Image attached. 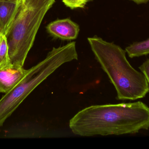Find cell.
<instances>
[{
  "label": "cell",
  "instance_id": "1",
  "mask_svg": "<svg viewBox=\"0 0 149 149\" xmlns=\"http://www.w3.org/2000/svg\"><path fill=\"white\" fill-rule=\"evenodd\" d=\"M72 133L81 136L134 134L149 129V107L142 101L88 107L70 120Z\"/></svg>",
  "mask_w": 149,
  "mask_h": 149
},
{
  "label": "cell",
  "instance_id": "2",
  "mask_svg": "<svg viewBox=\"0 0 149 149\" xmlns=\"http://www.w3.org/2000/svg\"><path fill=\"white\" fill-rule=\"evenodd\" d=\"M88 40L95 59L114 86L117 99L134 101L146 96L149 84L143 73L130 64L126 50L98 37L88 38Z\"/></svg>",
  "mask_w": 149,
  "mask_h": 149
},
{
  "label": "cell",
  "instance_id": "3",
  "mask_svg": "<svg viewBox=\"0 0 149 149\" xmlns=\"http://www.w3.org/2000/svg\"><path fill=\"white\" fill-rule=\"evenodd\" d=\"M78 59L74 42L53 48L44 59L30 68L23 80L0 99V127L24 100L57 69L65 63Z\"/></svg>",
  "mask_w": 149,
  "mask_h": 149
},
{
  "label": "cell",
  "instance_id": "4",
  "mask_svg": "<svg viewBox=\"0 0 149 149\" xmlns=\"http://www.w3.org/2000/svg\"><path fill=\"white\" fill-rule=\"evenodd\" d=\"M55 0H23L5 35L10 63L23 67L38 31Z\"/></svg>",
  "mask_w": 149,
  "mask_h": 149
},
{
  "label": "cell",
  "instance_id": "5",
  "mask_svg": "<svg viewBox=\"0 0 149 149\" xmlns=\"http://www.w3.org/2000/svg\"><path fill=\"white\" fill-rule=\"evenodd\" d=\"M47 32L53 37L64 40L76 39L79 27L70 18L59 19L50 23L46 26Z\"/></svg>",
  "mask_w": 149,
  "mask_h": 149
},
{
  "label": "cell",
  "instance_id": "6",
  "mask_svg": "<svg viewBox=\"0 0 149 149\" xmlns=\"http://www.w3.org/2000/svg\"><path fill=\"white\" fill-rule=\"evenodd\" d=\"M22 66L11 64L0 68V93H6L23 80L29 73Z\"/></svg>",
  "mask_w": 149,
  "mask_h": 149
},
{
  "label": "cell",
  "instance_id": "7",
  "mask_svg": "<svg viewBox=\"0 0 149 149\" xmlns=\"http://www.w3.org/2000/svg\"><path fill=\"white\" fill-rule=\"evenodd\" d=\"M22 1H0V34L5 36L12 24Z\"/></svg>",
  "mask_w": 149,
  "mask_h": 149
},
{
  "label": "cell",
  "instance_id": "8",
  "mask_svg": "<svg viewBox=\"0 0 149 149\" xmlns=\"http://www.w3.org/2000/svg\"><path fill=\"white\" fill-rule=\"evenodd\" d=\"M130 57L133 58L149 54V38L141 42H134L125 49Z\"/></svg>",
  "mask_w": 149,
  "mask_h": 149
},
{
  "label": "cell",
  "instance_id": "9",
  "mask_svg": "<svg viewBox=\"0 0 149 149\" xmlns=\"http://www.w3.org/2000/svg\"><path fill=\"white\" fill-rule=\"evenodd\" d=\"M12 64L8 53V46L5 36H0V68Z\"/></svg>",
  "mask_w": 149,
  "mask_h": 149
},
{
  "label": "cell",
  "instance_id": "10",
  "mask_svg": "<svg viewBox=\"0 0 149 149\" xmlns=\"http://www.w3.org/2000/svg\"><path fill=\"white\" fill-rule=\"evenodd\" d=\"M92 0H63V2L67 7L71 9L83 8L87 3Z\"/></svg>",
  "mask_w": 149,
  "mask_h": 149
},
{
  "label": "cell",
  "instance_id": "11",
  "mask_svg": "<svg viewBox=\"0 0 149 149\" xmlns=\"http://www.w3.org/2000/svg\"><path fill=\"white\" fill-rule=\"evenodd\" d=\"M139 68L145 76L149 85V59L139 66Z\"/></svg>",
  "mask_w": 149,
  "mask_h": 149
},
{
  "label": "cell",
  "instance_id": "12",
  "mask_svg": "<svg viewBox=\"0 0 149 149\" xmlns=\"http://www.w3.org/2000/svg\"><path fill=\"white\" fill-rule=\"evenodd\" d=\"M137 4H142V3H147L149 1V0H130Z\"/></svg>",
  "mask_w": 149,
  "mask_h": 149
},
{
  "label": "cell",
  "instance_id": "13",
  "mask_svg": "<svg viewBox=\"0 0 149 149\" xmlns=\"http://www.w3.org/2000/svg\"><path fill=\"white\" fill-rule=\"evenodd\" d=\"M23 0H0V1H11L14 2H21Z\"/></svg>",
  "mask_w": 149,
  "mask_h": 149
},
{
  "label": "cell",
  "instance_id": "14",
  "mask_svg": "<svg viewBox=\"0 0 149 149\" xmlns=\"http://www.w3.org/2000/svg\"><path fill=\"white\" fill-rule=\"evenodd\" d=\"M0 36H1V34H0Z\"/></svg>",
  "mask_w": 149,
  "mask_h": 149
}]
</instances>
